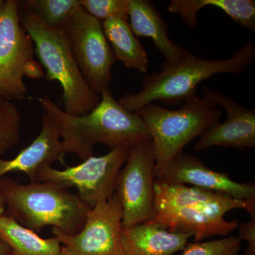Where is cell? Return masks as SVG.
Masks as SVG:
<instances>
[{
    "label": "cell",
    "instance_id": "6da1fadb",
    "mask_svg": "<svg viewBox=\"0 0 255 255\" xmlns=\"http://www.w3.org/2000/svg\"><path fill=\"white\" fill-rule=\"evenodd\" d=\"M100 97L91 112L80 116L67 114L48 97L38 98L43 113L56 128L65 155L75 154L83 161L94 155L97 144L114 150L131 147L150 137L140 115L122 107L110 88L102 91Z\"/></svg>",
    "mask_w": 255,
    "mask_h": 255
},
{
    "label": "cell",
    "instance_id": "7a4b0ae2",
    "mask_svg": "<svg viewBox=\"0 0 255 255\" xmlns=\"http://www.w3.org/2000/svg\"><path fill=\"white\" fill-rule=\"evenodd\" d=\"M255 60V43H245L231 58L208 60L191 52L181 63L161 68L159 72L146 76L142 89L135 94L123 96L119 103L130 112H136L153 102L180 105L197 97L196 90L201 82L221 73L241 75L248 71Z\"/></svg>",
    "mask_w": 255,
    "mask_h": 255
},
{
    "label": "cell",
    "instance_id": "3957f363",
    "mask_svg": "<svg viewBox=\"0 0 255 255\" xmlns=\"http://www.w3.org/2000/svg\"><path fill=\"white\" fill-rule=\"evenodd\" d=\"M0 192L8 216L36 233L51 226L68 236L77 234L90 209L78 194L51 182L23 184L4 177L0 179Z\"/></svg>",
    "mask_w": 255,
    "mask_h": 255
},
{
    "label": "cell",
    "instance_id": "277c9868",
    "mask_svg": "<svg viewBox=\"0 0 255 255\" xmlns=\"http://www.w3.org/2000/svg\"><path fill=\"white\" fill-rule=\"evenodd\" d=\"M20 20L46 70L47 80L61 85L64 112L74 116L91 112L100 102V95L84 78L63 28L46 24L31 10L23 7H20Z\"/></svg>",
    "mask_w": 255,
    "mask_h": 255
},
{
    "label": "cell",
    "instance_id": "5b68a950",
    "mask_svg": "<svg viewBox=\"0 0 255 255\" xmlns=\"http://www.w3.org/2000/svg\"><path fill=\"white\" fill-rule=\"evenodd\" d=\"M136 112L145 122L153 142L156 180L189 142L219 122L223 116L213 101L198 96L178 110L149 104Z\"/></svg>",
    "mask_w": 255,
    "mask_h": 255
},
{
    "label": "cell",
    "instance_id": "8992f818",
    "mask_svg": "<svg viewBox=\"0 0 255 255\" xmlns=\"http://www.w3.org/2000/svg\"><path fill=\"white\" fill-rule=\"evenodd\" d=\"M33 54V41L20 20V1L5 0L0 9V100L26 98L24 77L44 76Z\"/></svg>",
    "mask_w": 255,
    "mask_h": 255
},
{
    "label": "cell",
    "instance_id": "52a82bcc",
    "mask_svg": "<svg viewBox=\"0 0 255 255\" xmlns=\"http://www.w3.org/2000/svg\"><path fill=\"white\" fill-rule=\"evenodd\" d=\"M155 165L150 137L129 149L127 161L117 175L114 192L122 206V227H131L155 218Z\"/></svg>",
    "mask_w": 255,
    "mask_h": 255
},
{
    "label": "cell",
    "instance_id": "ba28073f",
    "mask_svg": "<svg viewBox=\"0 0 255 255\" xmlns=\"http://www.w3.org/2000/svg\"><path fill=\"white\" fill-rule=\"evenodd\" d=\"M129 149H114L106 155L92 156L80 164L64 169L43 166L38 171L37 182L53 183L68 190L76 188L80 199L92 209L115 192L117 175L127 161Z\"/></svg>",
    "mask_w": 255,
    "mask_h": 255
},
{
    "label": "cell",
    "instance_id": "9c48e42d",
    "mask_svg": "<svg viewBox=\"0 0 255 255\" xmlns=\"http://www.w3.org/2000/svg\"><path fill=\"white\" fill-rule=\"evenodd\" d=\"M63 28L84 78L100 95L104 90L110 88L112 67L117 61L102 21L80 6Z\"/></svg>",
    "mask_w": 255,
    "mask_h": 255
},
{
    "label": "cell",
    "instance_id": "30bf717a",
    "mask_svg": "<svg viewBox=\"0 0 255 255\" xmlns=\"http://www.w3.org/2000/svg\"><path fill=\"white\" fill-rule=\"evenodd\" d=\"M123 211L116 193L90 209L81 231L68 236L56 228L54 237L63 255H124L122 245Z\"/></svg>",
    "mask_w": 255,
    "mask_h": 255
},
{
    "label": "cell",
    "instance_id": "8fae6325",
    "mask_svg": "<svg viewBox=\"0 0 255 255\" xmlns=\"http://www.w3.org/2000/svg\"><path fill=\"white\" fill-rule=\"evenodd\" d=\"M203 97L213 101L226 111L227 118L218 122L200 136L194 145L196 151L211 147H234L239 150L255 146V111L243 107L219 91L201 87Z\"/></svg>",
    "mask_w": 255,
    "mask_h": 255
},
{
    "label": "cell",
    "instance_id": "7c38bea8",
    "mask_svg": "<svg viewBox=\"0 0 255 255\" xmlns=\"http://www.w3.org/2000/svg\"><path fill=\"white\" fill-rule=\"evenodd\" d=\"M157 181L167 184H189L238 200L255 202V184L236 182L228 173L210 169L195 156L184 152L169 162Z\"/></svg>",
    "mask_w": 255,
    "mask_h": 255
},
{
    "label": "cell",
    "instance_id": "4fadbf2b",
    "mask_svg": "<svg viewBox=\"0 0 255 255\" xmlns=\"http://www.w3.org/2000/svg\"><path fill=\"white\" fill-rule=\"evenodd\" d=\"M225 214L208 208L162 207L155 209L152 221L174 232L190 234L194 242H201L212 236L227 237L238 227V221H228Z\"/></svg>",
    "mask_w": 255,
    "mask_h": 255
},
{
    "label": "cell",
    "instance_id": "5bb4252c",
    "mask_svg": "<svg viewBox=\"0 0 255 255\" xmlns=\"http://www.w3.org/2000/svg\"><path fill=\"white\" fill-rule=\"evenodd\" d=\"M65 153L61 139L51 119L43 114L41 130L38 136L26 148L11 159L0 157V179L11 172H22L30 182H37L38 171L43 166L58 162L65 164Z\"/></svg>",
    "mask_w": 255,
    "mask_h": 255
},
{
    "label": "cell",
    "instance_id": "9a60e30c",
    "mask_svg": "<svg viewBox=\"0 0 255 255\" xmlns=\"http://www.w3.org/2000/svg\"><path fill=\"white\" fill-rule=\"evenodd\" d=\"M128 16L134 35L151 38L156 48L163 55L162 68L181 63L190 53L169 38L168 24L152 1L128 0Z\"/></svg>",
    "mask_w": 255,
    "mask_h": 255
},
{
    "label": "cell",
    "instance_id": "2e32d148",
    "mask_svg": "<svg viewBox=\"0 0 255 255\" xmlns=\"http://www.w3.org/2000/svg\"><path fill=\"white\" fill-rule=\"evenodd\" d=\"M155 207H196L216 210L225 215L233 209H243L255 215V202L238 200L225 194L184 184H167L155 180Z\"/></svg>",
    "mask_w": 255,
    "mask_h": 255
},
{
    "label": "cell",
    "instance_id": "e0dca14e",
    "mask_svg": "<svg viewBox=\"0 0 255 255\" xmlns=\"http://www.w3.org/2000/svg\"><path fill=\"white\" fill-rule=\"evenodd\" d=\"M190 234L174 232L162 225L148 221L122 230L124 255H173L182 251Z\"/></svg>",
    "mask_w": 255,
    "mask_h": 255
},
{
    "label": "cell",
    "instance_id": "ac0fdd59",
    "mask_svg": "<svg viewBox=\"0 0 255 255\" xmlns=\"http://www.w3.org/2000/svg\"><path fill=\"white\" fill-rule=\"evenodd\" d=\"M208 6L221 9L248 31H255L254 0H172L168 11L179 15L188 27L194 29L198 24V12Z\"/></svg>",
    "mask_w": 255,
    "mask_h": 255
},
{
    "label": "cell",
    "instance_id": "d6986e66",
    "mask_svg": "<svg viewBox=\"0 0 255 255\" xmlns=\"http://www.w3.org/2000/svg\"><path fill=\"white\" fill-rule=\"evenodd\" d=\"M102 27L116 60L122 62L128 68L147 73L149 67L147 52L132 33L128 19L110 18L102 22Z\"/></svg>",
    "mask_w": 255,
    "mask_h": 255
},
{
    "label": "cell",
    "instance_id": "ffe728a7",
    "mask_svg": "<svg viewBox=\"0 0 255 255\" xmlns=\"http://www.w3.org/2000/svg\"><path fill=\"white\" fill-rule=\"evenodd\" d=\"M0 238L13 255H63L62 245L55 237L43 238L9 216H0Z\"/></svg>",
    "mask_w": 255,
    "mask_h": 255
},
{
    "label": "cell",
    "instance_id": "44dd1931",
    "mask_svg": "<svg viewBox=\"0 0 255 255\" xmlns=\"http://www.w3.org/2000/svg\"><path fill=\"white\" fill-rule=\"evenodd\" d=\"M20 4L46 24L57 28H63L80 6L79 0H28Z\"/></svg>",
    "mask_w": 255,
    "mask_h": 255
},
{
    "label": "cell",
    "instance_id": "7402d4cb",
    "mask_svg": "<svg viewBox=\"0 0 255 255\" xmlns=\"http://www.w3.org/2000/svg\"><path fill=\"white\" fill-rule=\"evenodd\" d=\"M21 116L10 101L0 100V156L4 155L21 139Z\"/></svg>",
    "mask_w": 255,
    "mask_h": 255
},
{
    "label": "cell",
    "instance_id": "603a6c76",
    "mask_svg": "<svg viewBox=\"0 0 255 255\" xmlns=\"http://www.w3.org/2000/svg\"><path fill=\"white\" fill-rule=\"evenodd\" d=\"M241 241L237 236H227L220 240L187 243L180 255H238Z\"/></svg>",
    "mask_w": 255,
    "mask_h": 255
},
{
    "label": "cell",
    "instance_id": "cb8c5ba5",
    "mask_svg": "<svg viewBox=\"0 0 255 255\" xmlns=\"http://www.w3.org/2000/svg\"><path fill=\"white\" fill-rule=\"evenodd\" d=\"M87 13L103 22L113 18L128 19V0H79Z\"/></svg>",
    "mask_w": 255,
    "mask_h": 255
},
{
    "label": "cell",
    "instance_id": "d4e9b609",
    "mask_svg": "<svg viewBox=\"0 0 255 255\" xmlns=\"http://www.w3.org/2000/svg\"><path fill=\"white\" fill-rule=\"evenodd\" d=\"M239 236L241 241L248 243L245 255H255V215L251 216V219L248 222L238 225Z\"/></svg>",
    "mask_w": 255,
    "mask_h": 255
},
{
    "label": "cell",
    "instance_id": "484cf974",
    "mask_svg": "<svg viewBox=\"0 0 255 255\" xmlns=\"http://www.w3.org/2000/svg\"><path fill=\"white\" fill-rule=\"evenodd\" d=\"M0 255H13L9 246L0 238Z\"/></svg>",
    "mask_w": 255,
    "mask_h": 255
},
{
    "label": "cell",
    "instance_id": "4316f807",
    "mask_svg": "<svg viewBox=\"0 0 255 255\" xmlns=\"http://www.w3.org/2000/svg\"><path fill=\"white\" fill-rule=\"evenodd\" d=\"M5 208V203L4 197H3L2 194L0 192V216L4 214Z\"/></svg>",
    "mask_w": 255,
    "mask_h": 255
},
{
    "label": "cell",
    "instance_id": "83f0119b",
    "mask_svg": "<svg viewBox=\"0 0 255 255\" xmlns=\"http://www.w3.org/2000/svg\"><path fill=\"white\" fill-rule=\"evenodd\" d=\"M5 0H0V9L2 7L3 4H4Z\"/></svg>",
    "mask_w": 255,
    "mask_h": 255
}]
</instances>
